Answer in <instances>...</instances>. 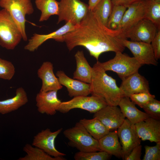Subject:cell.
I'll return each mask as SVG.
<instances>
[{
  "mask_svg": "<svg viewBox=\"0 0 160 160\" xmlns=\"http://www.w3.org/2000/svg\"><path fill=\"white\" fill-rule=\"evenodd\" d=\"M125 39H127L121 30L108 28L89 10L79 24L61 37L57 41L65 42L69 51L77 46L83 47L98 60L104 52H122L125 48L123 43Z\"/></svg>",
  "mask_w": 160,
  "mask_h": 160,
  "instance_id": "6da1fadb",
  "label": "cell"
},
{
  "mask_svg": "<svg viewBox=\"0 0 160 160\" xmlns=\"http://www.w3.org/2000/svg\"><path fill=\"white\" fill-rule=\"evenodd\" d=\"M89 84L92 95L103 97L108 105L118 106L121 99L125 97L116 80L106 73L98 61L92 67Z\"/></svg>",
  "mask_w": 160,
  "mask_h": 160,
  "instance_id": "7a4b0ae2",
  "label": "cell"
},
{
  "mask_svg": "<svg viewBox=\"0 0 160 160\" xmlns=\"http://www.w3.org/2000/svg\"><path fill=\"white\" fill-rule=\"evenodd\" d=\"M63 134L69 140L68 145L79 151H100L98 140L94 138L79 122L74 127L65 130Z\"/></svg>",
  "mask_w": 160,
  "mask_h": 160,
  "instance_id": "3957f363",
  "label": "cell"
},
{
  "mask_svg": "<svg viewBox=\"0 0 160 160\" xmlns=\"http://www.w3.org/2000/svg\"><path fill=\"white\" fill-rule=\"evenodd\" d=\"M23 39L16 23L5 9L0 10V45L8 50H13Z\"/></svg>",
  "mask_w": 160,
  "mask_h": 160,
  "instance_id": "277c9868",
  "label": "cell"
},
{
  "mask_svg": "<svg viewBox=\"0 0 160 160\" xmlns=\"http://www.w3.org/2000/svg\"><path fill=\"white\" fill-rule=\"evenodd\" d=\"M0 7L9 13L19 28L23 39L26 41L25 16L32 14L34 11L31 0H0Z\"/></svg>",
  "mask_w": 160,
  "mask_h": 160,
  "instance_id": "5b68a950",
  "label": "cell"
},
{
  "mask_svg": "<svg viewBox=\"0 0 160 160\" xmlns=\"http://www.w3.org/2000/svg\"><path fill=\"white\" fill-rule=\"evenodd\" d=\"M103 69L116 73L122 80L131 75L138 72L143 65L134 57H131L122 52L116 53L113 58L108 61L100 62Z\"/></svg>",
  "mask_w": 160,
  "mask_h": 160,
  "instance_id": "8992f818",
  "label": "cell"
},
{
  "mask_svg": "<svg viewBox=\"0 0 160 160\" xmlns=\"http://www.w3.org/2000/svg\"><path fill=\"white\" fill-rule=\"evenodd\" d=\"M89 10L88 5L80 0H60L59 2L57 23L65 21L77 25Z\"/></svg>",
  "mask_w": 160,
  "mask_h": 160,
  "instance_id": "52a82bcc",
  "label": "cell"
},
{
  "mask_svg": "<svg viewBox=\"0 0 160 160\" xmlns=\"http://www.w3.org/2000/svg\"><path fill=\"white\" fill-rule=\"evenodd\" d=\"M107 105L103 97L93 95L91 96H79L73 97L69 101L62 102L57 110L65 113L72 109L79 108L94 113Z\"/></svg>",
  "mask_w": 160,
  "mask_h": 160,
  "instance_id": "ba28073f",
  "label": "cell"
},
{
  "mask_svg": "<svg viewBox=\"0 0 160 160\" xmlns=\"http://www.w3.org/2000/svg\"><path fill=\"white\" fill-rule=\"evenodd\" d=\"M159 29L151 21L143 19L123 32L125 38L131 41L151 44Z\"/></svg>",
  "mask_w": 160,
  "mask_h": 160,
  "instance_id": "9c48e42d",
  "label": "cell"
},
{
  "mask_svg": "<svg viewBox=\"0 0 160 160\" xmlns=\"http://www.w3.org/2000/svg\"><path fill=\"white\" fill-rule=\"evenodd\" d=\"M117 133L122 145V156L124 160L132 149L140 145L139 137L134 124L125 119L122 124L118 129Z\"/></svg>",
  "mask_w": 160,
  "mask_h": 160,
  "instance_id": "30bf717a",
  "label": "cell"
},
{
  "mask_svg": "<svg viewBox=\"0 0 160 160\" xmlns=\"http://www.w3.org/2000/svg\"><path fill=\"white\" fill-rule=\"evenodd\" d=\"M62 130V128L54 132L49 128L42 130L34 136L32 145L42 149L52 157L65 156V154L56 149L55 144L56 138Z\"/></svg>",
  "mask_w": 160,
  "mask_h": 160,
  "instance_id": "8fae6325",
  "label": "cell"
},
{
  "mask_svg": "<svg viewBox=\"0 0 160 160\" xmlns=\"http://www.w3.org/2000/svg\"><path fill=\"white\" fill-rule=\"evenodd\" d=\"M123 43L131 52L134 57L141 64L157 66L156 59L151 44L143 42L134 41L124 39Z\"/></svg>",
  "mask_w": 160,
  "mask_h": 160,
  "instance_id": "7c38bea8",
  "label": "cell"
},
{
  "mask_svg": "<svg viewBox=\"0 0 160 160\" xmlns=\"http://www.w3.org/2000/svg\"><path fill=\"white\" fill-rule=\"evenodd\" d=\"M93 117L99 119L110 132L118 129L125 119L120 108L108 105L94 113Z\"/></svg>",
  "mask_w": 160,
  "mask_h": 160,
  "instance_id": "4fadbf2b",
  "label": "cell"
},
{
  "mask_svg": "<svg viewBox=\"0 0 160 160\" xmlns=\"http://www.w3.org/2000/svg\"><path fill=\"white\" fill-rule=\"evenodd\" d=\"M145 4V0H142L128 6L124 15L119 29L124 32L140 20L144 19Z\"/></svg>",
  "mask_w": 160,
  "mask_h": 160,
  "instance_id": "5bb4252c",
  "label": "cell"
},
{
  "mask_svg": "<svg viewBox=\"0 0 160 160\" xmlns=\"http://www.w3.org/2000/svg\"><path fill=\"white\" fill-rule=\"evenodd\" d=\"M137 133L143 141L160 142V121L149 117L135 124Z\"/></svg>",
  "mask_w": 160,
  "mask_h": 160,
  "instance_id": "9a60e30c",
  "label": "cell"
},
{
  "mask_svg": "<svg viewBox=\"0 0 160 160\" xmlns=\"http://www.w3.org/2000/svg\"><path fill=\"white\" fill-rule=\"evenodd\" d=\"M56 91H40L36 97V105L38 111L41 114L53 115L62 101L58 98Z\"/></svg>",
  "mask_w": 160,
  "mask_h": 160,
  "instance_id": "2e32d148",
  "label": "cell"
},
{
  "mask_svg": "<svg viewBox=\"0 0 160 160\" xmlns=\"http://www.w3.org/2000/svg\"><path fill=\"white\" fill-rule=\"evenodd\" d=\"M125 97H129L133 94L143 92H150L148 81L138 72L122 80L119 87Z\"/></svg>",
  "mask_w": 160,
  "mask_h": 160,
  "instance_id": "e0dca14e",
  "label": "cell"
},
{
  "mask_svg": "<svg viewBox=\"0 0 160 160\" xmlns=\"http://www.w3.org/2000/svg\"><path fill=\"white\" fill-rule=\"evenodd\" d=\"M75 26L69 21L57 30L50 33L47 34L34 33L28 40V43L24 47V49L29 51L33 52L48 39H52L57 41L61 37L73 30Z\"/></svg>",
  "mask_w": 160,
  "mask_h": 160,
  "instance_id": "ac0fdd59",
  "label": "cell"
},
{
  "mask_svg": "<svg viewBox=\"0 0 160 160\" xmlns=\"http://www.w3.org/2000/svg\"><path fill=\"white\" fill-rule=\"evenodd\" d=\"M53 69L52 63L46 61L44 62L38 69L37 74L42 82L40 91H58L63 88L54 73Z\"/></svg>",
  "mask_w": 160,
  "mask_h": 160,
  "instance_id": "d6986e66",
  "label": "cell"
},
{
  "mask_svg": "<svg viewBox=\"0 0 160 160\" xmlns=\"http://www.w3.org/2000/svg\"><path fill=\"white\" fill-rule=\"evenodd\" d=\"M56 76L60 84L67 88L70 97L88 96L91 94L89 84L72 79L61 70L57 72Z\"/></svg>",
  "mask_w": 160,
  "mask_h": 160,
  "instance_id": "ffe728a7",
  "label": "cell"
},
{
  "mask_svg": "<svg viewBox=\"0 0 160 160\" xmlns=\"http://www.w3.org/2000/svg\"><path fill=\"white\" fill-rule=\"evenodd\" d=\"M27 93L21 87L17 88L15 95L12 98L0 100V113L6 114L16 111L28 102Z\"/></svg>",
  "mask_w": 160,
  "mask_h": 160,
  "instance_id": "44dd1931",
  "label": "cell"
},
{
  "mask_svg": "<svg viewBox=\"0 0 160 160\" xmlns=\"http://www.w3.org/2000/svg\"><path fill=\"white\" fill-rule=\"evenodd\" d=\"M118 106L123 115L131 123L135 124L149 117L145 112L139 110L129 97H124L120 101Z\"/></svg>",
  "mask_w": 160,
  "mask_h": 160,
  "instance_id": "7402d4cb",
  "label": "cell"
},
{
  "mask_svg": "<svg viewBox=\"0 0 160 160\" xmlns=\"http://www.w3.org/2000/svg\"><path fill=\"white\" fill-rule=\"evenodd\" d=\"M117 131H111L98 140L100 151L120 158L122 156V148L119 142Z\"/></svg>",
  "mask_w": 160,
  "mask_h": 160,
  "instance_id": "603a6c76",
  "label": "cell"
},
{
  "mask_svg": "<svg viewBox=\"0 0 160 160\" xmlns=\"http://www.w3.org/2000/svg\"><path fill=\"white\" fill-rule=\"evenodd\" d=\"M76 69L73 74V79L89 84L91 81L92 67L85 57L82 51H78L74 55Z\"/></svg>",
  "mask_w": 160,
  "mask_h": 160,
  "instance_id": "cb8c5ba5",
  "label": "cell"
},
{
  "mask_svg": "<svg viewBox=\"0 0 160 160\" xmlns=\"http://www.w3.org/2000/svg\"><path fill=\"white\" fill-rule=\"evenodd\" d=\"M95 139L98 140L110 131L98 119H81L79 121Z\"/></svg>",
  "mask_w": 160,
  "mask_h": 160,
  "instance_id": "d4e9b609",
  "label": "cell"
},
{
  "mask_svg": "<svg viewBox=\"0 0 160 160\" xmlns=\"http://www.w3.org/2000/svg\"><path fill=\"white\" fill-rule=\"evenodd\" d=\"M23 151L26 154L18 160H65L63 156L54 157L49 155L42 149L26 144L23 148Z\"/></svg>",
  "mask_w": 160,
  "mask_h": 160,
  "instance_id": "484cf974",
  "label": "cell"
},
{
  "mask_svg": "<svg viewBox=\"0 0 160 160\" xmlns=\"http://www.w3.org/2000/svg\"><path fill=\"white\" fill-rule=\"evenodd\" d=\"M35 3L41 12L39 21L47 20L51 16L58 15L59 2L56 0H35Z\"/></svg>",
  "mask_w": 160,
  "mask_h": 160,
  "instance_id": "4316f807",
  "label": "cell"
},
{
  "mask_svg": "<svg viewBox=\"0 0 160 160\" xmlns=\"http://www.w3.org/2000/svg\"><path fill=\"white\" fill-rule=\"evenodd\" d=\"M113 6L111 0H100L91 11L107 26Z\"/></svg>",
  "mask_w": 160,
  "mask_h": 160,
  "instance_id": "83f0119b",
  "label": "cell"
},
{
  "mask_svg": "<svg viewBox=\"0 0 160 160\" xmlns=\"http://www.w3.org/2000/svg\"><path fill=\"white\" fill-rule=\"evenodd\" d=\"M145 14L144 19L151 21L159 29L160 2L155 0H145Z\"/></svg>",
  "mask_w": 160,
  "mask_h": 160,
  "instance_id": "f1b7e54d",
  "label": "cell"
},
{
  "mask_svg": "<svg viewBox=\"0 0 160 160\" xmlns=\"http://www.w3.org/2000/svg\"><path fill=\"white\" fill-rule=\"evenodd\" d=\"M127 8V7L124 6L113 5L107 26L113 30L119 29L121 23Z\"/></svg>",
  "mask_w": 160,
  "mask_h": 160,
  "instance_id": "f546056e",
  "label": "cell"
},
{
  "mask_svg": "<svg viewBox=\"0 0 160 160\" xmlns=\"http://www.w3.org/2000/svg\"><path fill=\"white\" fill-rule=\"evenodd\" d=\"M89 152L79 151L76 153L74 158L75 160H107L111 155L103 151Z\"/></svg>",
  "mask_w": 160,
  "mask_h": 160,
  "instance_id": "4dcf8cb0",
  "label": "cell"
},
{
  "mask_svg": "<svg viewBox=\"0 0 160 160\" xmlns=\"http://www.w3.org/2000/svg\"><path fill=\"white\" fill-rule=\"evenodd\" d=\"M15 72V68L11 62L0 58V79L10 80Z\"/></svg>",
  "mask_w": 160,
  "mask_h": 160,
  "instance_id": "1f68e13d",
  "label": "cell"
},
{
  "mask_svg": "<svg viewBox=\"0 0 160 160\" xmlns=\"http://www.w3.org/2000/svg\"><path fill=\"white\" fill-rule=\"evenodd\" d=\"M155 97V95L151 94L150 92L137 93L132 95L129 97L132 102L142 108Z\"/></svg>",
  "mask_w": 160,
  "mask_h": 160,
  "instance_id": "d6a6232c",
  "label": "cell"
},
{
  "mask_svg": "<svg viewBox=\"0 0 160 160\" xmlns=\"http://www.w3.org/2000/svg\"><path fill=\"white\" fill-rule=\"evenodd\" d=\"M143 108L149 117L160 120V101L154 98L144 106Z\"/></svg>",
  "mask_w": 160,
  "mask_h": 160,
  "instance_id": "836d02e7",
  "label": "cell"
},
{
  "mask_svg": "<svg viewBox=\"0 0 160 160\" xmlns=\"http://www.w3.org/2000/svg\"><path fill=\"white\" fill-rule=\"evenodd\" d=\"M145 154L143 160H160V142L153 146L147 145L144 147Z\"/></svg>",
  "mask_w": 160,
  "mask_h": 160,
  "instance_id": "e575fe53",
  "label": "cell"
},
{
  "mask_svg": "<svg viewBox=\"0 0 160 160\" xmlns=\"http://www.w3.org/2000/svg\"><path fill=\"white\" fill-rule=\"evenodd\" d=\"M151 44L155 58L157 60L160 58V29L158 30Z\"/></svg>",
  "mask_w": 160,
  "mask_h": 160,
  "instance_id": "d590c367",
  "label": "cell"
},
{
  "mask_svg": "<svg viewBox=\"0 0 160 160\" xmlns=\"http://www.w3.org/2000/svg\"><path fill=\"white\" fill-rule=\"evenodd\" d=\"M142 146L140 145L134 148L125 158V160H140Z\"/></svg>",
  "mask_w": 160,
  "mask_h": 160,
  "instance_id": "8d00e7d4",
  "label": "cell"
},
{
  "mask_svg": "<svg viewBox=\"0 0 160 160\" xmlns=\"http://www.w3.org/2000/svg\"><path fill=\"white\" fill-rule=\"evenodd\" d=\"M142 0H111L113 5H121L127 8L132 4Z\"/></svg>",
  "mask_w": 160,
  "mask_h": 160,
  "instance_id": "74e56055",
  "label": "cell"
},
{
  "mask_svg": "<svg viewBox=\"0 0 160 160\" xmlns=\"http://www.w3.org/2000/svg\"><path fill=\"white\" fill-rule=\"evenodd\" d=\"M100 0H89L88 6L89 10H92L95 6Z\"/></svg>",
  "mask_w": 160,
  "mask_h": 160,
  "instance_id": "f35d334b",
  "label": "cell"
},
{
  "mask_svg": "<svg viewBox=\"0 0 160 160\" xmlns=\"http://www.w3.org/2000/svg\"><path fill=\"white\" fill-rule=\"evenodd\" d=\"M157 1L160 2V0H155Z\"/></svg>",
  "mask_w": 160,
  "mask_h": 160,
  "instance_id": "ab89813d",
  "label": "cell"
}]
</instances>
